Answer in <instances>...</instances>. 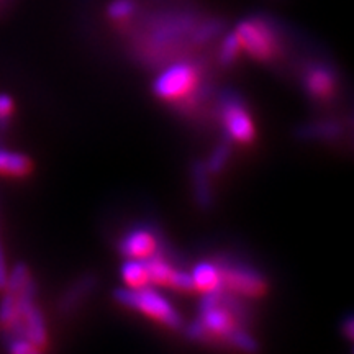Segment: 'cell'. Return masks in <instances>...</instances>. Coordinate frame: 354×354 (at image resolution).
<instances>
[{"instance_id": "obj_19", "label": "cell", "mask_w": 354, "mask_h": 354, "mask_svg": "<svg viewBox=\"0 0 354 354\" xmlns=\"http://www.w3.org/2000/svg\"><path fill=\"white\" fill-rule=\"evenodd\" d=\"M7 279H8L7 261H6V254H3L2 241H0V290L6 289V286H7Z\"/></svg>"}, {"instance_id": "obj_2", "label": "cell", "mask_w": 354, "mask_h": 354, "mask_svg": "<svg viewBox=\"0 0 354 354\" xmlns=\"http://www.w3.org/2000/svg\"><path fill=\"white\" fill-rule=\"evenodd\" d=\"M201 66L194 61H177L159 73L153 82V92L159 100L192 110L210 94L209 84H203Z\"/></svg>"}, {"instance_id": "obj_16", "label": "cell", "mask_w": 354, "mask_h": 354, "mask_svg": "<svg viewBox=\"0 0 354 354\" xmlns=\"http://www.w3.org/2000/svg\"><path fill=\"white\" fill-rule=\"evenodd\" d=\"M136 13V2L135 0H113L107 7V17L115 24L130 20Z\"/></svg>"}, {"instance_id": "obj_14", "label": "cell", "mask_w": 354, "mask_h": 354, "mask_svg": "<svg viewBox=\"0 0 354 354\" xmlns=\"http://www.w3.org/2000/svg\"><path fill=\"white\" fill-rule=\"evenodd\" d=\"M94 290V277L86 276L74 284L71 289L66 292L63 300H61V308L63 312H71V310H76L77 305L88 297V294Z\"/></svg>"}, {"instance_id": "obj_10", "label": "cell", "mask_w": 354, "mask_h": 354, "mask_svg": "<svg viewBox=\"0 0 354 354\" xmlns=\"http://www.w3.org/2000/svg\"><path fill=\"white\" fill-rule=\"evenodd\" d=\"M194 290L202 292V294H210L223 289V281H221V272L218 264L214 261H201L194 266L192 272Z\"/></svg>"}, {"instance_id": "obj_6", "label": "cell", "mask_w": 354, "mask_h": 354, "mask_svg": "<svg viewBox=\"0 0 354 354\" xmlns=\"http://www.w3.org/2000/svg\"><path fill=\"white\" fill-rule=\"evenodd\" d=\"M218 117L228 140L240 145L253 143L256 136L253 117L248 110L246 102L236 92L228 91L220 95Z\"/></svg>"}, {"instance_id": "obj_15", "label": "cell", "mask_w": 354, "mask_h": 354, "mask_svg": "<svg viewBox=\"0 0 354 354\" xmlns=\"http://www.w3.org/2000/svg\"><path fill=\"white\" fill-rule=\"evenodd\" d=\"M240 53H241V46H240V41H238L236 35H234V32L228 33L227 37L221 39V46L218 53L220 66L228 68V66L234 64V61H236V57L240 56Z\"/></svg>"}, {"instance_id": "obj_12", "label": "cell", "mask_w": 354, "mask_h": 354, "mask_svg": "<svg viewBox=\"0 0 354 354\" xmlns=\"http://www.w3.org/2000/svg\"><path fill=\"white\" fill-rule=\"evenodd\" d=\"M30 171H32V161L28 156L0 146V176L19 179L28 176Z\"/></svg>"}, {"instance_id": "obj_3", "label": "cell", "mask_w": 354, "mask_h": 354, "mask_svg": "<svg viewBox=\"0 0 354 354\" xmlns=\"http://www.w3.org/2000/svg\"><path fill=\"white\" fill-rule=\"evenodd\" d=\"M115 300L122 307L138 312L141 315L148 317L149 320L161 323L166 328L180 330L184 325L183 317L174 305L149 286L138 287V289L127 287V289L115 290Z\"/></svg>"}, {"instance_id": "obj_1", "label": "cell", "mask_w": 354, "mask_h": 354, "mask_svg": "<svg viewBox=\"0 0 354 354\" xmlns=\"http://www.w3.org/2000/svg\"><path fill=\"white\" fill-rule=\"evenodd\" d=\"M246 312L233 294L221 289L202 294L198 318L184 326L192 342H223L240 351H258V339L245 328Z\"/></svg>"}, {"instance_id": "obj_18", "label": "cell", "mask_w": 354, "mask_h": 354, "mask_svg": "<svg viewBox=\"0 0 354 354\" xmlns=\"http://www.w3.org/2000/svg\"><path fill=\"white\" fill-rule=\"evenodd\" d=\"M13 100L7 94H0V123L7 122L12 117Z\"/></svg>"}, {"instance_id": "obj_7", "label": "cell", "mask_w": 354, "mask_h": 354, "mask_svg": "<svg viewBox=\"0 0 354 354\" xmlns=\"http://www.w3.org/2000/svg\"><path fill=\"white\" fill-rule=\"evenodd\" d=\"M338 74L330 64L315 63L305 66L302 73V87L310 99L315 102H328L338 92Z\"/></svg>"}, {"instance_id": "obj_11", "label": "cell", "mask_w": 354, "mask_h": 354, "mask_svg": "<svg viewBox=\"0 0 354 354\" xmlns=\"http://www.w3.org/2000/svg\"><path fill=\"white\" fill-rule=\"evenodd\" d=\"M192 187H194V197H196L197 205L201 209H210L212 201H214V194H212V184H210V172L207 169L205 162L197 161L194 162L192 169Z\"/></svg>"}, {"instance_id": "obj_20", "label": "cell", "mask_w": 354, "mask_h": 354, "mask_svg": "<svg viewBox=\"0 0 354 354\" xmlns=\"http://www.w3.org/2000/svg\"><path fill=\"white\" fill-rule=\"evenodd\" d=\"M343 333L348 339H351V342L354 343V315H349V317L344 318Z\"/></svg>"}, {"instance_id": "obj_9", "label": "cell", "mask_w": 354, "mask_h": 354, "mask_svg": "<svg viewBox=\"0 0 354 354\" xmlns=\"http://www.w3.org/2000/svg\"><path fill=\"white\" fill-rule=\"evenodd\" d=\"M300 141H322L330 143L336 141L343 135V125L335 118H322V120L307 122L300 125L295 131Z\"/></svg>"}, {"instance_id": "obj_17", "label": "cell", "mask_w": 354, "mask_h": 354, "mask_svg": "<svg viewBox=\"0 0 354 354\" xmlns=\"http://www.w3.org/2000/svg\"><path fill=\"white\" fill-rule=\"evenodd\" d=\"M230 156H232V148H230L228 143H221L216 146L214 153L210 154V159L205 162L210 174H218V172L223 171V167L230 161Z\"/></svg>"}, {"instance_id": "obj_8", "label": "cell", "mask_w": 354, "mask_h": 354, "mask_svg": "<svg viewBox=\"0 0 354 354\" xmlns=\"http://www.w3.org/2000/svg\"><path fill=\"white\" fill-rule=\"evenodd\" d=\"M118 250L127 259H148L154 254H159L161 240L154 230L135 227L123 234L118 243Z\"/></svg>"}, {"instance_id": "obj_5", "label": "cell", "mask_w": 354, "mask_h": 354, "mask_svg": "<svg viewBox=\"0 0 354 354\" xmlns=\"http://www.w3.org/2000/svg\"><path fill=\"white\" fill-rule=\"evenodd\" d=\"M223 289L245 299H259L268 292V282L254 266L232 258H221L218 263Z\"/></svg>"}, {"instance_id": "obj_4", "label": "cell", "mask_w": 354, "mask_h": 354, "mask_svg": "<svg viewBox=\"0 0 354 354\" xmlns=\"http://www.w3.org/2000/svg\"><path fill=\"white\" fill-rule=\"evenodd\" d=\"M240 41L241 51L259 63H272L282 55V38L272 21L263 17H251L233 30Z\"/></svg>"}, {"instance_id": "obj_13", "label": "cell", "mask_w": 354, "mask_h": 354, "mask_svg": "<svg viewBox=\"0 0 354 354\" xmlns=\"http://www.w3.org/2000/svg\"><path fill=\"white\" fill-rule=\"evenodd\" d=\"M120 272L127 287H131V289L151 286L149 284V274L145 259H127L122 266Z\"/></svg>"}]
</instances>
